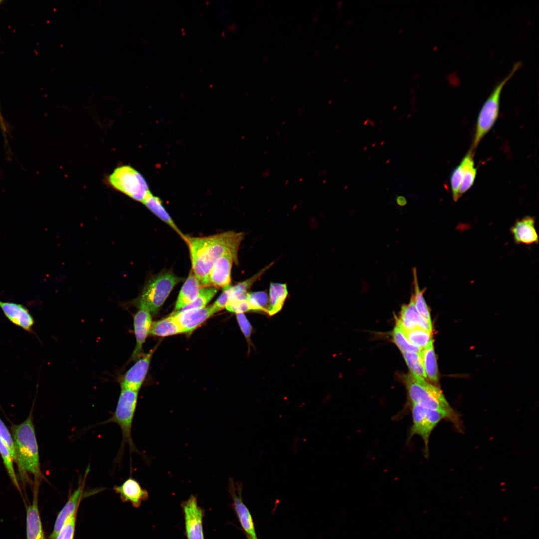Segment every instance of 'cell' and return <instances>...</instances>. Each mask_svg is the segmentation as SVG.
<instances>
[{"label":"cell","mask_w":539,"mask_h":539,"mask_svg":"<svg viewBox=\"0 0 539 539\" xmlns=\"http://www.w3.org/2000/svg\"><path fill=\"white\" fill-rule=\"evenodd\" d=\"M244 236L243 232L235 231L204 237L185 235L183 239L189 247L191 270L202 288L210 287L208 275L217 259L227 253L238 255L240 244Z\"/></svg>","instance_id":"1"},{"label":"cell","mask_w":539,"mask_h":539,"mask_svg":"<svg viewBox=\"0 0 539 539\" xmlns=\"http://www.w3.org/2000/svg\"><path fill=\"white\" fill-rule=\"evenodd\" d=\"M16 464L21 480L23 484L31 481L32 476L34 484H39L44 478L42 473L38 445L32 420V411L23 422L12 427Z\"/></svg>","instance_id":"2"},{"label":"cell","mask_w":539,"mask_h":539,"mask_svg":"<svg viewBox=\"0 0 539 539\" xmlns=\"http://www.w3.org/2000/svg\"><path fill=\"white\" fill-rule=\"evenodd\" d=\"M404 380L410 404H417L439 411L447 416L448 420L459 428L458 415L449 405L440 388L411 373L405 376Z\"/></svg>","instance_id":"3"},{"label":"cell","mask_w":539,"mask_h":539,"mask_svg":"<svg viewBox=\"0 0 539 539\" xmlns=\"http://www.w3.org/2000/svg\"><path fill=\"white\" fill-rule=\"evenodd\" d=\"M521 66L522 62L520 61L514 64L508 74L495 85L481 107L477 118L475 134L470 149L473 153L498 119L500 98L504 86Z\"/></svg>","instance_id":"4"},{"label":"cell","mask_w":539,"mask_h":539,"mask_svg":"<svg viewBox=\"0 0 539 539\" xmlns=\"http://www.w3.org/2000/svg\"><path fill=\"white\" fill-rule=\"evenodd\" d=\"M181 278L172 272H162L152 276L144 286L135 304L139 308L155 314L162 306Z\"/></svg>","instance_id":"5"},{"label":"cell","mask_w":539,"mask_h":539,"mask_svg":"<svg viewBox=\"0 0 539 539\" xmlns=\"http://www.w3.org/2000/svg\"><path fill=\"white\" fill-rule=\"evenodd\" d=\"M137 391L121 389L117 406L112 416L103 424L114 423L121 429L122 442L121 448L125 444L128 445L131 452H140L136 448L132 437V428L138 400Z\"/></svg>","instance_id":"6"},{"label":"cell","mask_w":539,"mask_h":539,"mask_svg":"<svg viewBox=\"0 0 539 539\" xmlns=\"http://www.w3.org/2000/svg\"><path fill=\"white\" fill-rule=\"evenodd\" d=\"M111 185L134 200L143 202L151 192L143 177L133 168L122 166L109 176Z\"/></svg>","instance_id":"7"},{"label":"cell","mask_w":539,"mask_h":539,"mask_svg":"<svg viewBox=\"0 0 539 539\" xmlns=\"http://www.w3.org/2000/svg\"><path fill=\"white\" fill-rule=\"evenodd\" d=\"M410 405L412 425L408 440H410L414 435L421 437L424 443V455L427 457L429 455V440L431 433L442 420H448V418L439 411L415 404Z\"/></svg>","instance_id":"8"},{"label":"cell","mask_w":539,"mask_h":539,"mask_svg":"<svg viewBox=\"0 0 539 539\" xmlns=\"http://www.w3.org/2000/svg\"><path fill=\"white\" fill-rule=\"evenodd\" d=\"M187 539H204L203 527L204 510L198 505L196 497L191 495L181 504Z\"/></svg>","instance_id":"9"},{"label":"cell","mask_w":539,"mask_h":539,"mask_svg":"<svg viewBox=\"0 0 539 539\" xmlns=\"http://www.w3.org/2000/svg\"><path fill=\"white\" fill-rule=\"evenodd\" d=\"M238 255L231 253H227L217 259L208 275L209 286L224 288L231 285L232 266L233 263L238 264Z\"/></svg>","instance_id":"10"},{"label":"cell","mask_w":539,"mask_h":539,"mask_svg":"<svg viewBox=\"0 0 539 539\" xmlns=\"http://www.w3.org/2000/svg\"><path fill=\"white\" fill-rule=\"evenodd\" d=\"M236 487H235L233 479L230 478L228 485L229 492L232 499L233 507L241 526L247 536L256 537L252 516L249 509L243 502L242 483H238Z\"/></svg>","instance_id":"11"},{"label":"cell","mask_w":539,"mask_h":539,"mask_svg":"<svg viewBox=\"0 0 539 539\" xmlns=\"http://www.w3.org/2000/svg\"><path fill=\"white\" fill-rule=\"evenodd\" d=\"M153 350L143 354L124 374L119 381L121 389L139 391L147 375Z\"/></svg>","instance_id":"12"},{"label":"cell","mask_w":539,"mask_h":539,"mask_svg":"<svg viewBox=\"0 0 539 539\" xmlns=\"http://www.w3.org/2000/svg\"><path fill=\"white\" fill-rule=\"evenodd\" d=\"M90 471V467L86 468L83 478L79 480L78 486L69 496L68 500L63 508L59 513L49 539H56L62 529L66 520L74 512L77 511L80 500L83 495V489L86 477Z\"/></svg>","instance_id":"13"},{"label":"cell","mask_w":539,"mask_h":539,"mask_svg":"<svg viewBox=\"0 0 539 539\" xmlns=\"http://www.w3.org/2000/svg\"><path fill=\"white\" fill-rule=\"evenodd\" d=\"M0 307L5 317L13 324L33 333L34 320L28 309L21 304L0 300Z\"/></svg>","instance_id":"14"},{"label":"cell","mask_w":539,"mask_h":539,"mask_svg":"<svg viewBox=\"0 0 539 539\" xmlns=\"http://www.w3.org/2000/svg\"><path fill=\"white\" fill-rule=\"evenodd\" d=\"M151 313L144 309H139L133 318L134 331L136 345L131 356V360H137L143 355V345L149 334L152 324Z\"/></svg>","instance_id":"15"},{"label":"cell","mask_w":539,"mask_h":539,"mask_svg":"<svg viewBox=\"0 0 539 539\" xmlns=\"http://www.w3.org/2000/svg\"><path fill=\"white\" fill-rule=\"evenodd\" d=\"M396 325L403 331L416 328L432 331V329L431 322L422 317L417 311L412 298L409 304L402 306Z\"/></svg>","instance_id":"16"},{"label":"cell","mask_w":539,"mask_h":539,"mask_svg":"<svg viewBox=\"0 0 539 539\" xmlns=\"http://www.w3.org/2000/svg\"><path fill=\"white\" fill-rule=\"evenodd\" d=\"M184 333L192 332L213 315L211 305L203 308L174 311L171 314Z\"/></svg>","instance_id":"17"},{"label":"cell","mask_w":539,"mask_h":539,"mask_svg":"<svg viewBox=\"0 0 539 539\" xmlns=\"http://www.w3.org/2000/svg\"><path fill=\"white\" fill-rule=\"evenodd\" d=\"M533 217L526 216L516 221L510 228L515 243L530 245L538 243V235Z\"/></svg>","instance_id":"18"},{"label":"cell","mask_w":539,"mask_h":539,"mask_svg":"<svg viewBox=\"0 0 539 539\" xmlns=\"http://www.w3.org/2000/svg\"><path fill=\"white\" fill-rule=\"evenodd\" d=\"M113 489L119 495L122 502H130L135 508H138L143 501L148 499L147 491L132 477L128 478L119 486H114Z\"/></svg>","instance_id":"19"},{"label":"cell","mask_w":539,"mask_h":539,"mask_svg":"<svg viewBox=\"0 0 539 539\" xmlns=\"http://www.w3.org/2000/svg\"><path fill=\"white\" fill-rule=\"evenodd\" d=\"M40 485H34L32 504L26 512L27 539H45L38 506V493Z\"/></svg>","instance_id":"20"},{"label":"cell","mask_w":539,"mask_h":539,"mask_svg":"<svg viewBox=\"0 0 539 539\" xmlns=\"http://www.w3.org/2000/svg\"><path fill=\"white\" fill-rule=\"evenodd\" d=\"M201 288L198 280L191 270L180 291L175 310L180 311L192 302L198 296Z\"/></svg>","instance_id":"21"},{"label":"cell","mask_w":539,"mask_h":539,"mask_svg":"<svg viewBox=\"0 0 539 539\" xmlns=\"http://www.w3.org/2000/svg\"><path fill=\"white\" fill-rule=\"evenodd\" d=\"M288 294L286 283H270L267 313L272 316L279 312L284 305Z\"/></svg>","instance_id":"22"},{"label":"cell","mask_w":539,"mask_h":539,"mask_svg":"<svg viewBox=\"0 0 539 539\" xmlns=\"http://www.w3.org/2000/svg\"><path fill=\"white\" fill-rule=\"evenodd\" d=\"M474 153L469 150L465 155L460 164L463 168L462 181L459 190L461 197L473 186L477 174V169L474 166L473 159Z\"/></svg>","instance_id":"23"},{"label":"cell","mask_w":539,"mask_h":539,"mask_svg":"<svg viewBox=\"0 0 539 539\" xmlns=\"http://www.w3.org/2000/svg\"><path fill=\"white\" fill-rule=\"evenodd\" d=\"M184 333L174 317L170 316L160 320L152 322L149 334L165 337Z\"/></svg>","instance_id":"24"},{"label":"cell","mask_w":539,"mask_h":539,"mask_svg":"<svg viewBox=\"0 0 539 539\" xmlns=\"http://www.w3.org/2000/svg\"><path fill=\"white\" fill-rule=\"evenodd\" d=\"M151 211L161 220L168 224L183 239L185 235L181 232L170 215L162 206L160 199L153 196L151 193L148 195L142 202Z\"/></svg>","instance_id":"25"},{"label":"cell","mask_w":539,"mask_h":539,"mask_svg":"<svg viewBox=\"0 0 539 539\" xmlns=\"http://www.w3.org/2000/svg\"><path fill=\"white\" fill-rule=\"evenodd\" d=\"M421 355L427 378L435 382L438 380V370L433 340L422 350Z\"/></svg>","instance_id":"26"},{"label":"cell","mask_w":539,"mask_h":539,"mask_svg":"<svg viewBox=\"0 0 539 539\" xmlns=\"http://www.w3.org/2000/svg\"><path fill=\"white\" fill-rule=\"evenodd\" d=\"M412 273L414 293L412 294L411 298L413 301L415 307L417 311L422 317L431 322L430 311L423 296L426 288L422 290L420 288L416 268L413 269Z\"/></svg>","instance_id":"27"},{"label":"cell","mask_w":539,"mask_h":539,"mask_svg":"<svg viewBox=\"0 0 539 539\" xmlns=\"http://www.w3.org/2000/svg\"><path fill=\"white\" fill-rule=\"evenodd\" d=\"M407 339L422 350L425 348L433 340L432 331L420 328L403 331Z\"/></svg>","instance_id":"28"},{"label":"cell","mask_w":539,"mask_h":539,"mask_svg":"<svg viewBox=\"0 0 539 539\" xmlns=\"http://www.w3.org/2000/svg\"><path fill=\"white\" fill-rule=\"evenodd\" d=\"M405 361L413 375L423 379L427 378L424 368L421 352H403Z\"/></svg>","instance_id":"29"},{"label":"cell","mask_w":539,"mask_h":539,"mask_svg":"<svg viewBox=\"0 0 539 539\" xmlns=\"http://www.w3.org/2000/svg\"><path fill=\"white\" fill-rule=\"evenodd\" d=\"M0 455L12 483L18 490L20 491L19 484L14 468L13 462L14 461L9 450L0 438Z\"/></svg>","instance_id":"30"},{"label":"cell","mask_w":539,"mask_h":539,"mask_svg":"<svg viewBox=\"0 0 539 539\" xmlns=\"http://www.w3.org/2000/svg\"><path fill=\"white\" fill-rule=\"evenodd\" d=\"M217 291L218 289L212 286L202 288L196 298L181 310L201 309L206 307Z\"/></svg>","instance_id":"31"},{"label":"cell","mask_w":539,"mask_h":539,"mask_svg":"<svg viewBox=\"0 0 539 539\" xmlns=\"http://www.w3.org/2000/svg\"><path fill=\"white\" fill-rule=\"evenodd\" d=\"M393 340L396 346L403 352L420 353L422 349L410 342L405 337L403 331L397 325L392 331Z\"/></svg>","instance_id":"32"},{"label":"cell","mask_w":539,"mask_h":539,"mask_svg":"<svg viewBox=\"0 0 539 539\" xmlns=\"http://www.w3.org/2000/svg\"><path fill=\"white\" fill-rule=\"evenodd\" d=\"M251 311H262L267 313L269 298L266 292L257 291L250 292L248 297Z\"/></svg>","instance_id":"33"},{"label":"cell","mask_w":539,"mask_h":539,"mask_svg":"<svg viewBox=\"0 0 539 539\" xmlns=\"http://www.w3.org/2000/svg\"><path fill=\"white\" fill-rule=\"evenodd\" d=\"M463 168L460 163L452 171L450 181L452 196L454 202H457L460 197L459 190L463 176Z\"/></svg>","instance_id":"34"},{"label":"cell","mask_w":539,"mask_h":539,"mask_svg":"<svg viewBox=\"0 0 539 539\" xmlns=\"http://www.w3.org/2000/svg\"><path fill=\"white\" fill-rule=\"evenodd\" d=\"M0 438L7 447L13 458L14 462L16 463L15 448L13 437L7 426L0 418Z\"/></svg>","instance_id":"35"},{"label":"cell","mask_w":539,"mask_h":539,"mask_svg":"<svg viewBox=\"0 0 539 539\" xmlns=\"http://www.w3.org/2000/svg\"><path fill=\"white\" fill-rule=\"evenodd\" d=\"M76 511L71 515L66 520L56 539H73Z\"/></svg>","instance_id":"36"},{"label":"cell","mask_w":539,"mask_h":539,"mask_svg":"<svg viewBox=\"0 0 539 539\" xmlns=\"http://www.w3.org/2000/svg\"><path fill=\"white\" fill-rule=\"evenodd\" d=\"M231 287V285H230L223 288L224 290L222 293L214 304L211 305V310L213 314L225 308L228 304L230 299Z\"/></svg>","instance_id":"37"},{"label":"cell","mask_w":539,"mask_h":539,"mask_svg":"<svg viewBox=\"0 0 539 539\" xmlns=\"http://www.w3.org/2000/svg\"><path fill=\"white\" fill-rule=\"evenodd\" d=\"M225 308L229 312L235 313H244V312L251 311L247 300L229 301Z\"/></svg>","instance_id":"38"},{"label":"cell","mask_w":539,"mask_h":539,"mask_svg":"<svg viewBox=\"0 0 539 539\" xmlns=\"http://www.w3.org/2000/svg\"><path fill=\"white\" fill-rule=\"evenodd\" d=\"M236 318L240 329L247 340H249L252 333V326L243 313H236Z\"/></svg>","instance_id":"39"},{"label":"cell","mask_w":539,"mask_h":539,"mask_svg":"<svg viewBox=\"0 0 539 539\" xmlns=\"http://www.w3.org/2000/svg\"><path fill=\"white\" fill-rule=\"evenodd\" d=\"M0 128L1 131H2V133H3V135H4V137L5 138V141L7 142V140L6 138H7V133L8 132V128H7V125L5 123V122L4 119H3V117H2V115H1L0 110Z\"/></svg>","instance_id":"40"},{"label":"cell","mask_w":539,"mask_h":539,"mask_svg":"<svg viewBox=\"0 0 539 539\" xmlns=\"http://www.w3.org/2000/svg\"><path fill=\"white\" fill-rule=\"evenodd\" d=\"M396 202H397V204H399L400 206L405 205L407 203V201H406V199H405V198L404 196H401V195L398 196L397 197V198H396Z\"/></svg>","instance_id":"41"},{"label":"cell","mask_w":539,"mask_h":539,"mask_svg":"<svg viewBox=\"0 0 539 539\" xmlns=\"http://www.w3.org/2000/svg\"><path fill=\"white\" fill-rule=\"evenodd\" d=\"M247 539H258L256 537H252L250 536H247Z\"/></svg>","instance_id":"42"}]
</instances>
